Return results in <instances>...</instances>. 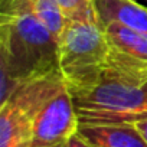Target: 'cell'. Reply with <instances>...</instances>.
Instances as JSON below:
<instances>
[{"instance_id":"6da1fadb","label":"cell","mask_w":147,"mask_h":147,"mask_svg":"<svg viewBox=\"0 0 147 147\" xmlns=\"http://www.w3.org/2000/svg\"><path fill=\"white\" fill-rule=\"evenodd\" d=\"M58 68V39L30 12L0 13V104L26 81Z\"/></svg>"},{"instance_id":"7a4b0ae2","label":"cell","mask_w":147,"mask_h":147,"mask_svg":"<svg viewBox=\"0 0 147 147\" xmlns=\"http://www.w3.org/2000/svg\"><path fill=\"white\" fill-rule=\"evenodd\" d=\"M107 56V35L94 10L66 20L58 39V68L72 95L102 81Z\"/></svg>"},{"instance_id":"3957f363","label":"cell","mask_w":147,"mask_h":147,"mask_svg":"<svg viewBox=\"0 0 147 147\" xmlns=\"http://www.w3.org/2000/svg\"><path fill=\"white\" fill-rule=\"evenodd\" d=\"M65 85L62 74L55 71L26 81L0 104V147H32L39 111Z\"/></svg>"},{"instance_id":"277c9868","label":"cell","mask_w":147,"mask_h":147,"mask_svg":"<svg viewBox=\"0 0 147 147\" xmlns=\"http://www.w3.org/2000/svg\"><path fill=\"white\" fill-rule=\"evenodd\" d=\"M72 97L81 124H134L147 118V84L131 85L102 80Z\"/></svg>"},{"instance_id":"5b68a950","label":"cell","mask_w":147,"mask_h":147,"mask_svg":"<svg viewBox=\"0 0 147 147\" xmlns=\"http://www.w3.org/2000/svg\"><path fill=\"white\" fill-rule=\"evenodd\" d=\"M108 56L104 78L131 85L147 84V35L117 23L104 26Z\"/></svg>"},{"instance_id":"8992f818","label":"cell","mask_w":147,"mask_h":147,"mask_svg":"<svg viewBox=\"0 0 147 147\" xmlns=\"http://www.w3.org/2000/svg\"><path fill=\"white\" fill-rule=\"evenodd\" d=\"M74 97L65 85L39 111L33 124L32 147H61L80 130Z\"/></svg>"},{"instance_id":"52a82bcc","label":"cell","mask_w":147,"mask_h":147,"mask_svg":"<svg viewBox=\"0 0 147 147\" xmlns=\"http://www.w3.org/2000/svg\"><path fill=\"white\" fill-rule=\"evenodd\" d=\"M92 6L102 28L117 23L147 35V7L136 0H92Z\"/></svg>"},{"instance_id":"ba28073f","label":"cell","mask_w":147,"mask_h":147,"mask_svg":"<svg viewBox=\"0 0 147 147\" xmlns=\"http://www.w3.org/2000/svg\"><path fill=\"white\" fill-rule=\"evenodd\" d=\"M78 133L94 147H147V141L130 123L81 124Z\"/></svg>"},{"instance_id":"9c48e42d","label":"cell","mask_w":147,"mask_h":147,"mask_svg":"<svg viewBox=\"0 0 147 147\" xmlns=\"http://www.w3.org/2000/svg\"><path fill=\"white\" fill-rule=\"evenodd\" d=\"M55 2L62 7V10L68 19L81 18V16H85L94 10L92 5H87L82 0H55Z\"/></svg>"},{"instance_id":"30bf717a","label":"cell","mask_w":147,"mask_h":147,"mask_svg":"<svg viewBox=\"0 0 147 147\" xmlns=\"http://www.w3.org/2000/svg\"><path fill=\"white\" fill-rule=\"evenodd\" d=\"M61 147H94L88 140H85L80 133H77V134H74L68 141H65Z\"/></svg>"},{"instance_id":"8fae6325","label":"cell","mask_w":147,"mask_h":147,"mask_svg":"<svg viewBox=\"0 0 147 147\" xmlns=\"http://www.w3.org/2000/svg\"><path fill=\"white\" fill-rule=\"evenodd\" d=\"M134 124H136V127L138 128V131L141 133V136L144 137V140L147 141V118L140 120V121H137V123H134Z\"/></svg>"},{"instance_id":"7c38bea8","label":"cell","mask_w":147,"mask_h":147,"mask_svg":"<svg viewBox=\"0 0 147 147\" xmlns=\"http://www.w3.org/2000/svg\"><path fill=\"white\" fill-rule=\"evenodd\" d=\"M84 3H87V5H92V0H82Z\"/></svg>"}]
</instances>
